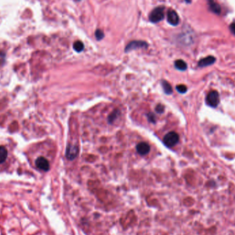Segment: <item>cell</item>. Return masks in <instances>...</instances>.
Masks as SVG:
<instances>
[{
  "instance_id": "6da1fadb",
  "label": "cell",
  "mask_w": 235,
  "mask_h": 235,
  "mask_svg": "<svg viewBox=\"0 0 235 235\" xmlns=\"http://www.w3.org/2000/svg\"><path fill=\"white\" fill-rule=\"evenodd\" d=\"M164 7L159 6L152 10L149 16V20L152 23H158L164 19Z\"/></svg>"
},
{
  "instance_id": "7a4b0ae2",
  "label": "cell",
  "mask_w": 235,
  "mask_h": 235,
  "mask_svg": "<svg viewBox=\"0 0 235 235\" xmlns=\"http://www.w3.org/2000/svg\"><path fill=\"white\" fill-rule=\"evenodd\" d=\"M179 139L180 138H179L178 134L174 131H171V132L166 134V136L164 137L163 142L166 147H173L177 144Z\"/></svg>"
},
{
  "instance_id": "3957f363",
  "label": "cell",
  "mask_w": 235,
  "mask_h": 235,
  "mask_svg": "<svg viewBox=\"0 0 235 235\" xmlns=\"http://www.w3.org/2000/svg\"><path fill=\"white\" fill-rule=\"evenodd\" d=\"M206 103L210 107H216L219 103V95L217 91H210L206 96Z\"/></svg>"
},
{
  "instance_id": "277c9868",
  "label": "cell",
  "mask_w": 235,
  "mask_h": 235,
  "mask_svg": "<svg viewBox=\"0 0 235 235\" xmlns=\"http://www.w3.org/2000/svg\"><path fill=\"white\" fill-rule=\"evenodd\" d=\"M148 46L147 43L143 41H133L130 42L125 47V52H130L131 50L138 48H144Z\"/></svg>"
},
{
  "instance_id": "5b68a950",
  "label": "cell",
  "mask_w": 235,
  "mask_h": 235,
  "mask_svg": "<svg viewBox=\"0 0 235 235\" xmlns=\"http://www.w3.org/2000/svg\"><path fill=\"white\" fill-rule=\"evenodd\" d=\"M35 164L38 169L43 170V171H47L50 169V164L47 159L43 157H39L36 159Z\"/></svg>"
},
{
  "instance_id": "8992f818",
  "label": "cell",
  "mask_w": 235,
  "mask_h": 235,
  "mask_svg": "<svg viewBox=\"0 0 235 235\" xmlns=\"http://www.w3.org/2000/svg\"><path fill=\"white\" fill-rule=\"evenodd\" d=\"M167 21L172 26H177L180 22V18L175 10H169L167 13Z\"/></svg>"
},
{
  "instance_id": "52a82bcc",
  "label": "cell",
  "mask_w": 235,
  "mask_h": 235,
  "mask_svg": "<svg viewBox=\"0 0 235 235\" xmlns=\"http://www.w3.org/2000/svg\"><path fill=\"white\" fill-rule=\"evenodd\" d=\"M78 154V149L76 146L69 144L67 147L66 156L69 160H73Z\"/></svg>"
},
{
  "instance_id": "ba28073f",
  "label": "cell",
  "mask_w": 235,
  "mask_h": 235,
  "mask_svg": "<svg viewBox=\"0 0 235 235\" xmlns=\"http://www.w3.org/2000/svg\"><path fill=\"white\" fill-rule=\"evenodd\" d=\"M136 150L140 155H147L150 151V146L146 142H140L137 145Z\"/></svg>"
},
{
  "instance_id": "9c48e42d",
  "label": "cell",
  "mask_w": 235,
  "mask_h": 235,
  "mask_svg": "<svg viewBox=\"0 0 235 235\" xmlns=\"http://www.w3.org/2000/svg\"><path fill=\"white\" fill-rule=\"evenodd\" d=\"M215 61H216V58H215L214 57L212 56H209V57H207L206 58H203L202 59H201L200 61H199L198 65L201 68H204V67L212 65V64L214 63Z\"/></svg>"
},
{
  "instance_id": "30bf717a",
  "label": "cell",
  "mask_w": 235,
  "mask_h": 235,
  "mask_svg": "<svg viewBox=\"0 0 235 235\" xmlns=\"http://www.w3.org/2000/svg\"><path fill=\"white\" fill-rule=\"evenodd\" d=\"M175 67L177 69H179V70L184 71L187 69V64L186 63L185 61H184L183 60L179 59V60L175 61Z\"/></svg>"
},
{
  "instance_id": "8fae6325",
  "label": "cell",
  "mask_w": 235,
  "mask_h": 235,
  "mask_svg": "<svg viewBox=\"0 0 235 235\" xmlns=\"http://www.w3.org/2000/svg\"><path fill=\"white\" fill-rule=\"evenodd\" d=\"M162 85L165 93L168 95H170L173 93V89L171 85H170L169 83H168L166 80L162 81Z\"/></svg>"
},
{
  "instance_id": "7c38bea8",
  "label": "cell",
  "mask_w": 235,
  "mask_h": 235,
  "mask_svg": "<svg viewBox=\"0 0 235 235\" xmlns=\"http://www.w3.org/2000/svg\"><path fill=\"white\" fill-rule=\"evenodd\" d=\"M210 8L213 11L214 13L219 14L221 12V8L219 5H218L216 2L213 0H208Z\"/></svg>"
},
{
  "instance_id": "4fadbf2b",
  "label": "cell",
  "mask_w": 235,
  "mask_h": 235,
  "mask_svg": "<svg viewBox=\"0 0 235 235\" xmlns=\"http://www.w3.org/2000/svg\"><path fill=\"white\" fill-rule=\"evenodd\" d=\"M8 156V151L4 147L0 146V164L6 161Z\"/></svg>"
},
{
  "instance_id": "5bb4252c",
  "label": "cell",
  "mask_w": 235,
  "mask_h": 235,
  "mask_svg": "<svg viewBox=\"0 0 235 235\" xmlns=\"http://www.w3.org/2000/svg\"><path fill=\"white\" fill-rule=\"evenodd\" d=\"M73 47L75 51L77 52H82L84 49V45L83 43V42H81L80 41H77L74 43Z\"/></svg>"
},
{
  "instance_id": "9a60e30c",
  "label": "cell",
  "mask_w": 235,
  "mask_h": 235,
  "mask_svg": "<svg viewBox=\"0 0 235 235\" xmlns=\"http://www.w3.org/2000/svg\"><path fill=\"white\" fill-rule=\"evenodd\" d=\"M119 114H120V111L118 110H115L114 111H113V112L111 113L108 117V122L110 123L114 122L116 120Z\"/></svg>"
},
{
  "instance_id": "2e32d148",
  "label": "cell",
  "mask_w": 235,
  "mask_h": 235,
  "mask_svg": "<svg viewBox=\"0 0 235 235\" xmlns=\"http://www.w3.org/2000/svg\"><path fill=\"white\" fill-rule=\"evenodd\" d=\"M95 36H96V38L97 40L100 41L104 37V33H103V32L101 30L98 29L96 30V32H95Z\"/></svg>"
},
{
  "instance_id": "e0dca14e",
  "label": "cell",
  "mask_w": 235,
  "mask_h": 235,
  "mask_svg": "<svg viewBox=\"0 0 235 235\" xmlns=\"http://www.w3.org/2000/svg\"><path fill=\"white\" fill-rule=\"evenodd\" d=\"M176 89H177V90L181 94H184L187 91L186 86L184 85H179L176 87Z\"/></svg>"
},
{
  "instance_id": "ac0fdd59",
  "label": "cell",
  "mask_w": 235,
  "mask_h": 235,
  "mask_svg": "<svg viewBox=\"0 0 235 235\" xmlns=\"http://www.w3.org/2000/svg\"><path fill=\"white\" fill-rule=\"evenodd\" d=\"M164 107L163 105H162L161 104H159V105H158L156 106L155 111L158 113H159V114L163 113L164 112Z\"/></svg>"
},
{
  "instance_id": "d6986e66",
  "label": "cell",
  "mask_w": 235,
  "mask_h": 235,
  "mask_svg": "<svg viewBox=\"0 0 235 235\" xmlns=\"http://www.w3.org/2000/svg\"><path fill=\"white\" fill-rule=\"evenodd\" d=\"M148 116V119H149V120L150 122H155V115L152 113H149V114L147 115Z\"/></svg>"
},
{
  "instance_id": "ffe728a7",
  "label": "cell",
  "mask_w": 235,
  "mask_h": 235,
  "mask_svg": "<svg viewBox=\"0 0 235 235\" xmlns=\"http://www.w3.org/2000/svg\"><path fill=\"white\" fill-rule=\"evenodd\" d=\"M230 28L231 30V31L233 32L234 34L235 35V23H233L230 26Z\"/></svg>"
}]
</instances>
